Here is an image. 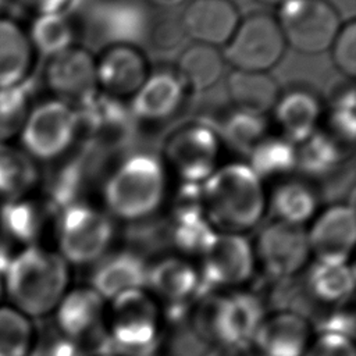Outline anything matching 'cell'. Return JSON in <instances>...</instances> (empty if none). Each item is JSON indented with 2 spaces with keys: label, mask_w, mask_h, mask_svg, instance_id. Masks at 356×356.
Here are the masks:
<instances>
[{
  "label": "cell",
  "mask_w": 356,
  "mask_h": 356,
  "mask_svg": "<svg viewBox=\"0 0 356 356\" xmlns=\"http://www.w3.org/2000/svg\"><path fill=\"white\" fill-rule=\"evenodd\" d=\"M200 209L216 232L245 235L268 211V193L249 164L229 163L202 182Z\"/></svg>",
  "instance_id": "obj_1"
},
{
  "label": "cell",
  "mask_w": 356,
  "mask_h": 356,
  "mask_svg": "<svg viewBox=\"0 0 356 356\" xmlns=\"http://www.w3.org/2000/svg\"><path fill=\"white\" fill-rule=\"evenodd\" d=\"M70 264L54 250L29 245L14 253L4 274V296L32 320L51 314L70 289Z\"/></svg>",
  "instance_id": "obj_2"
},
{
  "label": "cell",
  "mask_w": 356,
  "mask_h": 356,
  "mask_svg": "<svg viewBox=\"0 0 356 356\" xmlns=\"http://www.w3.org/2000/svg\"><path fill=\"white\" fill-rule=\"evenodd\" d=\"M167 195V170L152 154H132L107 178L103 202L110 217L136 222L153 216Z\"/></svg>",
  "instance_id": "obj_3"
},
{
  "label": "cell",
  "mask_w": 356,
  "mask_h": 356,
  "mask_svg": "<svg viewBox=\"0 0 356 356\" xmlns=\"http://www.w3.org/2000/svg\"><path fill=\"white\" fill-rule=\"evenodd\" d=\"M78 134V108L51 97L32 104L18 135L19 147L33 161H53L71 149Z\"/></svg>",
  "instance_id": "obj_4"
},
{
  "label": "cell",
  "mask_w": 356,
  "mask_h": 356,
  "mask_svg": "<svg viewBox=\"0 0 356 356\" xmlns=\"http://www.w3.org/2000/svg\"><path fill=\"white\" fill-rule=\"evenodd\" d=\"M114 238L111 217L88 204H71L60 214L56 227V250L70 266L95 264Z\"/></svg>",
  "instance_id": "obj_5"
},
{
  "label": "cell",
  "mask_w": 356,
  "mask_h": 356,
  "mask_svg": "<svg viewBox=\"0 0 356 356\" xmlns=\"http://www.w3.org/2000/svg\"><path fill=\"white\" fill-rule=\"evenodd\" d=\"M286 43L273 14L250 13L241 21L221 49L232 70L270 72L284 57Z\"/></svg>",
  "instance_id": "obj_6"
},
{
  "label": "cell",
  "mask_w": 356,
  "mask_h": 356,
  "mask_svg": "<svg viewBox=\"0 0 356 356\" xmlns=\"http://www.w3.org/2000/svg\"><path fill=\"white\" fill-rule=\"evenodd\" d=\"M286 47L306 56L328 51L342 19L328 0H286L274 15Z\"/></svg>",
  "instance_id": "obj_7"
},
{
  "label": "cell",
  "mask_w": 356,
  "mask_h": 356,
  "mask_svg": "<svg viewBox=\"0 0 356 356\" xmlns=\"http://www.w3.org/2000/svg\"><path fill=\"white\" fill-rule=\"evenodd\" d=\"M108 335L115 356H149L157 342L159 310L147 289L110 302Z\"/></svg>",
  "instance_id": "obj_8"
},
{
  "label": "cell",
  "mask_w": 356,
  "mask_h": 356,
  "mask_svg": "<svg viewBox=\"0 0 356 356\" xmlns=\"http://www.w3.org/2000/svg\"><path fill=\"white\" fill-rule=\"evenodd\" d=\"M266 316L264 305L256 295L234 291L211 299L199 323L216 343L245 349L252 343Z\"/></svg>",
  "instance_id": "obj_9"
},
{
  "label": "cell",
  "mask_w": 356,
  "mask_h": 356,
  "mask_svg": "<svg viewBox=\"0 0 356 356\" xmlns=\"http://www.w3.org/2000/svg\"><path fill=\"white\" fill-rule=\"evenodd\" d=\"M253 249L256 263L277 281L296 277L312 257L306 227L278 220L259 231Z\"/></svg>",
  "instance_id": "obj_10"
},
{
  "label": "cell",
  "mask_w": 356,
  "mask_h": 356,
  "mask_svg": "<svg viewBox=\"0 0 356 356\" xmlns=\"http://www.w3.org/2000/svg\"><path fill=\"white\" fill-rule=\"evenodd\" d=\"M218 153L217 134L203 124H191L170 136L163 164L188 184L203 182L217 170Z\"/></svg>",
  "instance_id": "obj_11"
},
{
  "label": "cell",
  "mask_w": 356,
  "mask_h": 356,
  "mask_svg": "<svg viewBox=\"0 0 356 356\" xmlns=\"http://www.w3.org/2000/svg\"><path fill=\"white\" fill-rule=\"evenodd\" d=\"M256 268L253 243L241 234L216 232L200 254V280L217 288L248 282Z\"/></svg>",
  "instance_id": "obj_12"
},
{
  "label": "cell",
  "mask_w": 356,
  "mask_h": 356,
  "mask_svg": "<svg viewBox=\"0 0 356 356\" xmlns=\"http://www.w3.org/2000/svg\"><path fill=\"white\" fill-rule=\"evenodd\" d=\"M43 78L54 99L75 108L88 104L99 92L96 58L78 44L47 58Z\"/></svg>",
  "instance_id": "obj_13"
},
{
  "label": "cell",
  "mask_w": 356,
  "mask_h": 356,
  "mask_svg": "<svg viewBox=\"0 0 356 356\" xmlns=\"http://www.w3.org/2000/svg\"><path fill=\"white\" fill-rule=\"evenodd\" d=\"M95 58L97 89L115 100H131L152 72L146 54L132 43L108 44Z\"/></svg>",
  "instance_id": "obj_14"
},
{
  "label": "cell",
  "mask_w": 356,
  "mask_h": 356,
  "mask_svg": "<svg viewBox=\"0 0 356 356\" xmlns=\"http://www.w3.org/2000/svg\"><path fill=\"white\" fill-rule=\"evenodd\" d=\"M312 256L320 261H348L356 241L352 203H332L316 214L306 228Z\"/></svg>",
  "instance_id": "obj_15"
},
{
  "label": "cell",
  "mask_w": 356,
  "mask_h": 356,
  "mask_svg": "<svg viewBox=\"0 0 356 356\" xmlns=\"http://www.w3.org/2000/svg\"><path fill=\"white\" fill-rule=\"evenodd\" d=\"M178 19L192 43L222 49L235 32L241 14L231 0H189Z\"/></svg>",
  "instance_id": "obj_16"
},
{
  "label": "cell",
  "mask_w": 356,
  "mask_h": 356,
  "mask_svg": "<svg viewBox=\"0 0 356 356\" xmlns=\"http://www.w3.org/2000/svg\"><path fill=\"white\" fill-rule=\"evenodd\" d=\"M271 113L281 138L300 145L318 132L324 107L316 90L299 85L281 90Z\"/></svg>",
  "instance_id": "obj_17"
},
{
  "label": "cell",
  "mask_w": 356,
  "mask_h": 356,
  "mask_svg": "<svg viewBox=\"0 0 356 356\" xmlns=\"http://www.w3.org/2000/svg\"><path fill=\"white\" fill-rule=\"evenodd\" d=\"M252 343L257 356H306L312 346V325L300 314L277 310L264 317Z\"/></svg>",
  "instance_id": "obj_18"
},
{
  "label": "cell",
  "mask_w": 356,
  "mask_h": 356,
  "mask_svg": "<svg viewBox=\"0 0 356 356\" xmlns=\"http://www.w3.org/2000/svg\"><path fill=\"white\" fill-rule=\"evenodd\" d=\"M188 93L175 68L152 70L146 82L131 99L132 111L147 122H161L179 111Z\"/></svg>",
  "instance_id": "obj_19"
},
{
  "label": "cell",
  "mask_w": 356,
  "mask_h": 356,
  "mask_svg": "<svg viewBox=\"0 0 356 356\" xmlns=\"http://www.w3.org/2000/svg\"><path fill=\"white\" fill-rule=\"evenodd\" d=\"M149 266L131 250L106 253L95 263L90 285L106 302L128 292L146 289Z\"/></svg>",
  "instance_id": "obj_20"
},
{
  "label": "cell",
  "mask_w": 356,
  "mask_h": 356,
  "mask_svg": "<svg viewBox=\"0 0 356 356\" xmlns=\"http://www.w3.org/2000/svg\"><path fill=\"white\" fill-rule=\"evenodd\" d=\"M57 331L83 342L106 318V300L92 286L70 288L53 312Z\"/></svg>",
  "instance_id": "obj_21"
},
{
  "label": "cell",
  "mask_w": 356,
  "mask_h": 356,
  "mask_svg": "<svg viewBox=\"0 0 356 356\" xmlns=\"http://www.w3.org/2000/svg\"><path fill=\"white\" fill-rule=\"evenodd\" d=\"M36 57L26 29L15 19L0 15V89L24 86L33 72Z\"/></svg>",
  "instance_id": "obj_22"
},
{
  "label": "cell",
  "mask_w": 356,
  "mask_h": 356,
  "mask_svg": "<svg viewBox=\"0 0 356 356\" xmlns=\"http://www.w3.org/2000/svg\"><path fill=\"white\" fill-rule=\"evenodd\" d=\"M225 90L235 110L261 115L271 113L280 85L270 72L231 70L225 78Z\"/></svg>",
  "instance_id": "obj_23"
},
{
  "label": "cell",
  "mask_w": 356,
  "mask_h": 356,
  "mask_svg": "<svg viewBox=\"0 0 356 356\" xmlns=\"http://www.w3.org/2000/svg\"><path fill=\"white\" fill-rule=\"evenodd\" d=\"M200 284L199 270L182 257H165L147 268L146 289L170 303L188 302Z\"/></svg>",
  "instance_id": "obj_24"
},
{
  "label": "cell",
  "mask_w": 356,
  "mask_h": 356,
  "mask_svg": "<svg viewBox=\"0 0 356 356\" xmlns=\"http://www.w3.org/2000/svg\"><path fill=\"white\" fill-rule=\"evenodd\" d=\"M317 191L299 178L281 181L268 195V210L278 221L305 227L317 214Z\"/></svg>",
  "instance_id": "obj_25"
},
{
  "label": "cell",
  "mask_w": 356,
  "mask_h": 356,
  "mask_svg": "<svg viewBox=\"0 0 356 356\" xmlns=\"http://www.w3.org/2000/svg\"><path fill=\"white\" fill-rule=\"evenodd\" d=\"M225 64L221 49L191 43L179 53L175 71L189 92H204L218 83Z\"/></svg>",
  "instance_id": "obj_26"
},
{
  "label": "cell",
  "mask_w": 356,
  "mask_h": 356,
  "mask_svg": "<svg viewBox=\"0 0 356 356\" xmlns=\"http://www.w3.org/2000/svg\"><path fill=\"white\" fill-rule=\"evenodd\" d=\"M305 284L313 300L337 305L350 296L355 286V273L348 261L316 260L305 278Z\"/></svg>",
  "instance_id": "obj_27"
},
{
  "label": "cell",
  "mask_w": 356,
  "mask_h": 356,
  "mask_svg": "<svg viewBox=\"0 0 356 356\" xmlns=\"http://www.w3.org/2000/svg\"><path fill=\"white\" fill-rule=\"evenodd\" d=\"M35 163L19 146L0 143V197L8 202L22 199L35 185Z\"/></svg>",
  "instance_id": "obj_28"
},
{
  "label": "cell",
  "mask_w": 356,
  "mask_h": 356,
  "mask_svg": "<svg viewBox=\"0 0 356 356\" xmlns=\"http://www.w3.org/2000/svg\"><path fill=\"white\" fill-rule=\"evenodd\" d=\"M26 33L35 53L46 58L60 54L76 44L75 26L67 13L33 17Z\"/></svg>",
  "instance_id": "obj_29"
},
{
  "label": "cell",
  "mask_w": 356,
  "mask_h": 356,
  "mask_svg": "<svg viewBox=\"0 0 356 356\" xmlns=\"http://www.w3.org/2000/svg\"><path fill=\"white\" fill-rule=\"evenodd\" d=\"M36 348L33 320L0 303V356H32Z\"/></svg>",
  "instance_id": "obj_30"
},
{
  "label": "cell",
  "mask_w": 356,
  "mask_h": 356,
  "mask_svg": "<svg viewBox=\"0 0 356 356\" xmlns=\"http://www.w3.org/2000/svg\"><path fill=\"white\" fill-rule=\"evenodd\" d=\"M250 154L252 161L249 165L261 179L268 175L282 174L296 164L295 145L281 136L280 139L264 138L256 145Z\"/></svg>",
  "instance_id": "obj_31"
},
{
  "label": "cell",
  "mask_w": 356,
  "mask_h": 356,
  "mask_svg": "<svg viewBox=\"0 0 356 356\" xmlns=\"http://www.w3.org/2000/svg\"><path fill=\"white\" fill-rule=\"evenodd\" d=\"M32 107L24 86L0 89V143L17 138Z\"/></svg>",
  "instance_id": "obj_32"
},
{
  "label": "cell",
  "mask_w": 356,
  "mask_h": 356,
  "mask_svg": "<svg viewBox=\"0 0 356 356\" xmlns=\"http://www.w3.org/2000/svg\"><path fill=\"white\" fill-rule=\"evenodd\" d=\"M214 235L216 231L206 220L202 209L199 213L189 210V213L177 220L172 232L174 241L179 249L186 253L197 254H202Z\"/></svg>",
  "instance_id": "obj_33"
},
{
  "label": "cell",
  "mask_w": 356,
  "mask_h": 356,
  "mask_svg": "<svg viewBox=\"0 0 356 356\" xmlns=\"http://www.w3.org/2000/svg\"><path fill=\"white\" fill-rule=\"evenodd\" d=\"M264 117L235 110L227 121L224 136L232 146L250 153L264 139Z\"/></svg>",
  "instance_id": "obj_34"
},
{
  "label": "cell",
  "mask_w": 356,
  "mask_h": 356,
  "mask_svg": "<svg viewBox=\"0 0 356 356\" xmlns=\"http://www.w3.org/2000/svg\"><path fill=\"white\" fill-rule=\"evenodd\" d=\"M328 53L334 67L345 78L356 76V22L355 19L342 21Z\"/></svg>",
  "instance_id": "obj_35"
},
{
  "label": "cell",
  "mask_w": 356,
  "mask_h": 356,
  "mask_svg": "<svg viewBox=\"0 0 356 356\" xmlns=\"http://www.w3.org/2000/svg\"><path fill=\"white\" fill-rule=\"evenodd\" d=\"M39 218L28 207H11L3 217V228L7 235L25 246L32 245L39 234Z\"/></svg>",
  "instance_id": "obj_36"
},
{
  "label": "cell",
  "mask_w": 356,
  "mask_h": 356,
  "mask_svg": "<svg viewBox=\"0 0 356 356\" xmlns=\"http://www.w3.org/2000/svg\"><path fill=\"white\" fill-rule=\"evenodd\" d=\"M353 90L342 93L337 97L335 106L330 113V121L332 127V136L338 140H353L355 135V114H353Z\"/></svg>",
  "instance_id": "obj_37"
},
{
  "label": "cell",
  "mask_w": 356,
  "mask_h": 356,
  "mask_svg": "<svg viewBox=\"0 0 356 356\" xmlns=\"http://www.w3.org/2000/svg\"><path fill=\"white\" fill-rule=\"evenodd\" d=\"M185 38L178 18L165 17L159 19L150 32V43L160 51H170L175 49Z\"/></svg>",
  "instance_id": "obj_38"
},
{
  "label": "cell",
  "mask_w": 356,
  "mask_h": 356,
  "mask_svg": "<svg viewBox=\"0 0 356 356\" xmlns=\"http://www.w3.org/2000/svg\"><path fill=\"white\" fill-rule=\"evenodd\" d=\"M309 352L310 356H356L353 339L334 332H320Z\"/></svg>",
  "instance_id": "obj_39"
},
{
  "label": "cell",
  "mask_w": 356,
  "mask_h": 356,
  "mask_svg": "<svg viewBox=\"0 0 356 356\" xmlns=\"http://www.w3.org/2000/svg\"><path fill=\"white\" fill-rule=\"evenodd\" d=\"M43 356H86L82 342L71 339L58 332L46 345Z\"/></svg>",
  "instance_id": "obj_40"
},
{
  "label": "cell",
  "mask_w": 356,
  "mask_h": 356,
  "mask_svg": "<svg viewBox=\"0 0 356 356\" xmlns=\"http://www.w3.org/2000/svg\"><path fill=\"white\" fill-rule=\"evenodd\" d=\"M25 11L31 13L33 17L67 13L74 0H15Z\"/></svg>",
  "instance_id": "obj_41"
},
{
  "label": "cell",
  "mask_w": 356,
  "mask_h": 356,
  "mask_svg": "<svg viewBox=\"0 0 356 356\" xmlns=\"http://www.w3.org/2000/svg\"><path fill=\"white\" fill-rule=\"evenodd\" d=\"M242 352H243V349H241V348H234V346L216 343L203 356H243Z\"/></svg>",
  "instance_id": "obj_42"
},
{
  "label": "cell",
  "mask_w": 356,
  "mask_h": 356,
  "mask_svg": "<svg viewBox=\"0 0 356 356\" xmlns=\"http://www.w3.org/2000/svg\"><path fill=\"white\" fill-rule=\"evenodd\" d=\"M145 1L154 8H159L163 11H170V10L185 6L189 0H145Z\"/></svg>",
  "instance_id": "obj_43"
},
{
  "label": "cell",
  "mask_w": 356,
  "mask_h": 356,
  "mask_svg": "<svg viewBox=\"0 0 356 356\" xmlns=\"http://www.w3.org/2000/svg\"><path fill=\"white\" fill-rule=\"evenodd\" d=\"M257 3L263 4V6H270V7H280L282 3H285L286 0H256Z\"/></svg>",
  "instance_id": "obj_44"
},
{
  "label": "cell",
  "mask_w": 356,
  "mask_h": 356,
  "mask_svg": "<svg viewBox=\"0 0 356 356\" xmlns=\"http://www.w3.org/2000/svg\"><path fill=\"white\" fill-rule=\"evenodd\" d=\"M3 296H4V285H3V275L0 274V302H1Z\"/></svg>",
  "instance_id": "obj_45"
},
{
  "label": "cell",
  "mask_w": 356,
  "mask_h": 356,
  "mask_svg": "<svg viewBox=\"0 0 356 356\" xmlns=\"http://www.w3.org/2000/svg\"><path fill=\"white\" fill-rule=\"evenodd\" d=\"M8 1H10V0H0V15H1V11L6 8V6H7Z\"/></svg>",
  "instance_id": "obj_46"
},
{
  "label": "cell",
  "mask_w": 356,
  "mask_h": 356,
  "mask_svg": "<svg viewBox=\"0 0 356 356\" xmlns=\"http://www.w3.org/2000/svg\"><path fill=\"white\" fill-rule=\"evenodd\" d=\"M97 356H115V355H111V353H100Z\"/></svg>",
  "instance_id": "obj_47"
}]
</instances>
